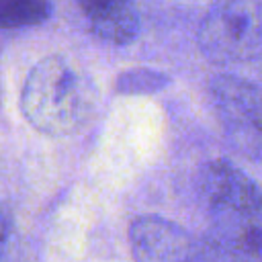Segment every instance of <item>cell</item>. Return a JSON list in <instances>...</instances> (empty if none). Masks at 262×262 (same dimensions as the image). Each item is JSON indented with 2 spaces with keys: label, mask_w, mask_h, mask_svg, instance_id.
Listing matches in <instances>:
<instances>
[{
  "label": "cell",
  "mask_w": 262,
  "mask_h": 262,
  "mask_svg": "<svg viewBox=\"0 0 262 262\" xmlns=\"http://www.w3.org/2000/svg\"><path fill=\"white\" fill-rule=\"evenodd\" d=\"M98 92L84 70L68 55L53 53L39 59L20 90V111L29 125L49 137L82 131L96 115Z\"/></svg>",
  "instance_id": "cell-1"
},
{
  "label": "cell",
  "mask_w": 262,
  "mask_h": 262,
  "mask_svg": "<svg viewBox=\"0 0 262 262\" xmlns=\"http://www.w3.org/2000/svg\"><path fill=\"white\" fill-rule=\"evenodd\" d=\"M199 47L209 61L239 63L262 53V2H217L205 12Z\"/></svg>",
  "instance_id": "cell-2"
},
{
  "label": "cell",
  "mask_w": 262,
  "mask_h": 262,
  "mask_svg": "<svg viewBox=\"0 0 262 262\" xmlns=\"http://www.w3.org/2000/svg\"><path fill=\"white\" fill-rule=\"evenodd\" d=\"M209 98L227 141L242 154L262 160V88L233 74L209 80Z\"/></svg>",
  "instance_id": "cell-3"
},
{
  "label": "cell",
  "mask_w": 262,
  "mask_h": 262,
  "mask_svg": "<svg viewBox=\"0 0 262 262\" xmlns=\"http://www.w3.org/2000/svg\"><path fill=\"white\" fill-rule=\"evenodd\" d=\"M196 190L213 213V221L252 217L262 211L258 184L227 160L205 162L196 174Z\"/></svg>",
  "instance_id": "cell-4"
},
{
  "label": "cell",
  "mask_w": 262,
  "mask_h": 262,
  "mask_svg": "<svg viewBox=\"0 0 262 262\" xmlns=\"http://www.w3.org/2000/svg\"><path fill=\"white\" fill-rule=\"evenodd\" d=\"M129 244L135 262H196V239L158 215L135 217L129 225Z\"/></svg>",
  "instance_id": "cell-5"
},
{
  "label": "cell",
  "mask_w": 262,
  "mask_h": 262,
  "mask_svg": "<svg viewBox=\"0 0 262 262\" xmlns=\"http://www.w3.org/2000/svg\"><path fill=\"white\" fill-rule=\"evenodd\" d=\"M196 262H262V213L213 221L196 239Z\"/></svg>",
  "instance_id": "cell-6"
},
{
  "label": "cell",
  "mask_w": 262,
  "mask_h": 262,
  "mask_svg": "<svg viewBox=\"0 0 262 262\" xmlns=\"http://www.w3.org/2000/svg\"><path fill=\"white\" fill-rule=\"evenodd\" d=\"M80 10L84 12L92 33L106 43L127 45L139 33V16L135 8L127 2H117V0L80 2Z\"/></svg>",
  "instance_id": "cell-7"
},
{
  "label": "cell",
  "mask_w": 262,
  "mask_h": 262,
  "mask_svg": "<svg viewBox=\"0 0 262 262\" xmlns=\"http://www.w3.org/2000/svg\"><path fill=\"white\" fill-rule=\"evenodd\" d=\"M51 14V4L41 0H10L0 8L2 29H25L47 20Z\"/></svg>",
  "instance_id": "cell-8"
},
{
  "label": "cell",
  "mask_w": 262,
  "mask_h": 262,
  "mask_svg": "<svg viewBox=\"0 0 262 262\" xmlns=\"http://www.w3.org/2000/svg\"><path fill=\"white\" fill-rule=\"evenodd\" d=\"M168 76L154 68H129L121 72L115 80V90L119 94H154L168 86Z\"/></svg>",
  "instance_id": "cell-9"
}]
</instances>
